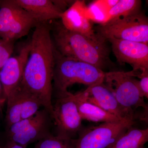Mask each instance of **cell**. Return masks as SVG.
<instances>
[{"label":"cell","instance_id":"obj_1","mask_svg":"<svg viewBox=\"0 0 148 148\" xmlns=\"http://www.w3.org/2000/svg\"><path fill=\"white\" fill-rule=\"evenodd\" d=\"M30 43V53L18 87L37 98L52 116L54 47L49 22L37 24Z\"/></svg>","mask_w":148,"mask_h":148},{"label":"cell","instance_id":"obj_2","mask_svg":"<svg viewBox=\"0 0 148 148\" xmlns=\"http://www.w3.org/2000/svg\"><path fill=\"white\" fill-rule=\"evenodd\" d=\"M51 33L55 49L61 55L85 62L104 71L113 67L107 41L100 36L91 38L70 31L61 21H52Z\"/></svg>","mask_w":148,"mask_h":148},{"label":"cell","instance_id":"obj_3","mask_svg":"<svg viewBox=\"0 0 148 148\" xmlns=\"http://www.w3.org/2000/svg\"><path fill=\"white\" fill-rule=\"evenodd\" d=\"M105 71L94 66L61 55L54 47L53 90L56 96L69 92L75 84L88 87L103 82Z\"/></svg>","mask_w":148,"mask_h":148},{"label":"cell","instance_id":"obj_4","mask_svg":"<svg viewBox=\"0 0 148 148\" xmlns=\"http://www.w3.org/2000/svg\"><path fill=\"white\" fill-rule=\"evenodd\" d=\"M137 72L111 71L105 72L103 83L113 93L120 105L127 110L142 108L147 112L148 105L140 89Z\"/></svg>","mask_w":148,"mask_h":148},{"label":"cell","instance_id":"obj_5","mask_svg":"<svg viewBox=\"0 0 148 148\" xmlns=\"http://www.w3.org/2000/svg\"><path fill=\"white\" fill-rule=\"evenodd\" d=\"M107 40L110 38L147 44L148 18L143 12L107 20L94 28Z\"/></svg>","mask_w":148,"mask_h":148},{"label":"cell","instance_id":"obj_6","mask_svg":"<svg viewBox=\"0 0 148 148\" xmlns=\"http://www.w3.org/2000/svg\"><path fill=\"white\" fill-rule=\"evenodd\" d=\"M51 119L55 125L57 136L75 139L83 129L81 117L74 94L70 92L56 96L53 105Z\"/></svg>","mask_w":148,"mask_h":148},{"label":"cell","instance_id":"obj_7","mask_svg":"<svg viewBox=\"0 0 148 148\" xmlns=\"http://www.w3.org/2000/svg\"><path fill=\"white\" fill-rule=\"evenodd\" d=\"M135 123V121L123 120L83 128L75 139L74 148H107Z\"/></svg>","mask_w":148,"mask_h":148},{"label":"cell","instance_id":"obj_8","mask_svg":"<svg viewBox=\"0 0 148 148\" xmlns=\"http://www.w3.org/2000/svg\"><path fill=\"white\" fill-rule=\"evenodd\" d=\"M111 49L120 64H127L132 67V71H140L148 69V45L131 41L110 38Z\"/></svg>","mask_w":148,"mask_h":148},{"label":"cell","instance_id":"obj_9","mask_svg":"<svg viewBox=\"0 0 148 148\" xmlns=\"http://www.w3.org/2000/svg\"><path fill=\"white\" fill-rule=\"evenodd\" d=\"M30 50L29 41L21 48L18 55L11 56L0 70V82L6 101L21 84Z\"/></svg>","mask_w":148,"mask_h":148},{"label":"cell","instance_id":"obj_10","mask_svg":"<svg viewBox=\"0 0 148 148\" xmlns=\"http://www.w3.org/2000/svg\"><path fill=\"white\" fill-rule=\"evenodd\" d=\"M81 93L86 101L108 112L121 119L135 121V113L122 107L103 82L89 86Z\"/></svg>","mask_w":148,"mask_h":148},{"label":"cell","instance_id":"obj_11","mask_svg":"<svg viewBox=\"0 0 148 148\" xmlns=\"http://www.w3.org/2000/svg\"><path fill=\"white\" fill-rule=\"evenodd\" d=\"M52 120L50 114L45 109L39 110L34 115L32 123L21 132L8 139L24 148L30 144L38 142L51 134V126Z\"/></svg>","mask_w":148,"mask_h":148},{"label":"cell","instance_id":"obj_12","mask_svg":"<svg viewBox=\"0 0 148 148\" xmlns=\"http://www.w3.org/2000/svg\"><path fill=\"white\" fill-rule=\"evenodd\" d=\"M84 2L75 1L69 8L62 14L60 21L66 29L89 38H96L98 35L90 19L85 14Z\"/></svg>","mask_w":148,"mask_h":148},{"label":"cell","instance_id":"obj_13","mask_svg":"<svg viewBox=\"0 0 148 148\" xmlns=\"http://www.w3.org/2000/svg\"><path fill=\"white\" fill-rule=\"evenodd\" d=\"M15 1L31 14L38 23L60 19L63 12L51 0H15Z\"/></svg>","mask_w":148,"mask_h":148},{"label":"cell","instance_id":"obj_14","mask_svg":"<svg viewBox=\"0 0 148 148\" xmlns=\"http://www.w3.org/2000/svg\"><path fill=\"white\" fill-rule=\"evenodd\" d=\"M79 112L82 120L93 122H116L123 120L103 109L87 102L84 99L81 92L74 94Z\"/></svg>","mask_w":148,"mask_h":148},{"label":"cell","instance_id":"obj_15","mask_svg":"<svg viewBox=\"0 0 148 148\" xmlns=\"http://www.w3.org/2000/svg\"><path fill=\"white\" fill-rule=\"evenodd\" d=\"M148 141V128L141 129L132 126L107 148H141Z\"/></svg>","mask_w":148,"mask_h":148},{"label":"cell","instance_id":"obj_16","mask_svg":"<svg viewBox=\"0 0 148 148\" xmlns=\"http://www.w3.org/2000/svg\"><path fill=\"white\" fill-rule=\"evenodd\" d=\"M38 23L31 14L22 8L10 26L5 39L15 41L25 36Z\"/></svg>","mask_w":148,"mask_h":148},{"label":"cell","instance_id":"obj_17","mask_svg":"<svg viewBox=\"0 0 148 148\" xmlns=\"http://www.w3.org/2000/svg\"><path fill=\"white\" fill-rule=\"evenodd\" d=\"M21 9L15 0L0 1V38L5 39L10 26Z\"/></svg>","mask_w":148,"mask_h":148},{"label":"cell","instance_id":"obj_18","mask_svg":"<svg viewBox=\"0 0 148 148\" xmlns=\"http://www.w3.org/2000/svg\"><path fill=\"white\" fill-rule=\"evenodd\" d=\"M23 98V92L18 88L16 91L7 99L5 118L6 129L21 120Z\"/></svg>","mask_w":148,"mask_h":148},{"label":"cell","instance_id":"obj_19","mask_svg":"<svg viewBox=\"0 0 148 148\" xmlns=\"http://www.w3.org/2000/svg\"><path fill=\"white\" fill-rule=\"evenodd\" d=\"M141 6L142 1L140 0H119L109 10V18L107 20L138 13L141 11Z\"/></svg>","mask_w":148,"mask_h":148},{"label":"cell","instance_id":"obj_20","mask_svg":"<svg viewBox=\"0 0 148 148\" xmlns=\"http://www.w3.org/2000/svg\"><path fill=\"white\" fill-rule=\"evenodd\" d=\"M75 139L61 138L51 134L39 140L34 148H74Z\"/></svg>","mask_w":148,"mask_h":148},{"label":"cell","instance_id":"obj_21","mask_svg":"<svg viewBox=\"0 0 148 148\" xmlns=\"http://www.w3.org/2000/svg\"><path fill=\"white\" fill-rule=\"evenodd\" d=\"M20 89L23 92V95L21 120L34 116L39 110L40 107L42 106L40 101L34 96L21 90V88Z\"/></svg>","mask_w":148,"mask_h":148},{"label":"cell","instance_id":"obj_22","mask_svg":"<svg viewBox=\"0 0 148 148\" xmlns=\"http://www.w3.org/2000/svg\"><path fill=\"white\" fill-rule=\"evenodd\" d=\"M14 44V41L0 38V70L13 53Z\"/></svg>","mask_w":148,"mask_h":148},{"label":"cell","instance_id":"obj_23","mask_svg":"<svg viewBox=\"0 0 148 148\" xmlns=\"http://www.w3.org/2000/svg\"><path fill=\"white\" fill-rule=\"evenodd\" d=\"M136 77L140 78L139 80L140 89L144 98H148V69L142 70L138 72Z\"/></svg>","mask_w":148,"mask_h":148},{"label":"cell","instance_id":"obj_24","mask_svg":"<svg viewBox=\"0 0 148 148\" xmlns=\"http://www.w3.org/2000/svg\"><path fill=\"white\" fill-rule=\"evenodd\" d=\"M53 3L64 12L75 2L73 1H52Z\"/></svg>","mask_w":148,"mask_h":148},{"label":"cell","instance_id":"obj_25","mask_svg":"<svg viewBox=\"0 0 148 148\" xmlns=\"http://www.w3.org/2000/svg\"><path fill=\"white\" fill-rule=\"evenodd\" d=\"M1 148H24L11 140H7L5 144Z\"/></svg>","mask_w":148,"mask_h":148},{"label":"cell","instance_id":"obj_26","mask_svg":"<svg viewBox=\"0 0 148 148\" xmlns=\"http://www.w3.org/2000/svg\"><path fill=\"white\" fill-rule=\"evenodd\" d=\"M2 94H3V95L2 87L1 84V82H0V97L1 96ZM3 100L0 98V102H1V103L3 102Z\"/></svg>","mask_w":148,"mask_h":148},{"label":"cell","instance_id":"obj_27","mask_svg":"<svg viewBox=\"0 0 148 148\" xmlns=\"http://www.w3.org/2000/svg\"><path fill=\"white\" fill-rule=\"evenodd\" d=\"M141 148H146L145 147V146H144V147H143Z\"/></svg>","mask_w":148,"mask_h":148},{"label":"cell","instance_id":"obj_28","mask_svg":"<svg viewBox=\"0 0 148 148\" xmlns=\"http://www.w3.org/2000/svg\"><path fill=\"white\" fill-rule=\"evenodd\" d=\"M1 146H0V148H1Z\"/></svg>","mask_w":148,"mask_h":148}]
</instances>
